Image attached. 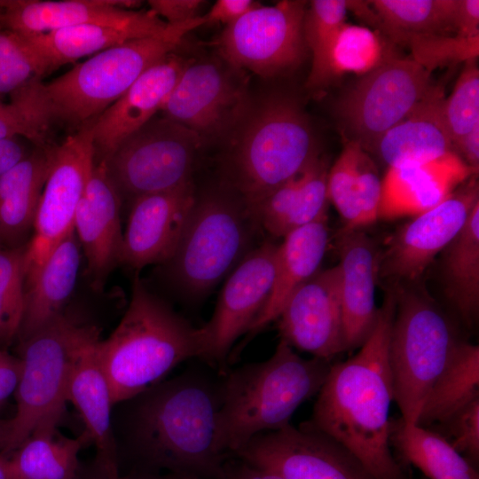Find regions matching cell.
<instances>
[{
    "label": "cell",
    "mask_w": 479,
    "mask_h": 479,
    "mask_svg": "<svg viewBox=\"0 0 479 479\" xmlns=\"http://www.w3.org/2000/svg\"><path fill=\"white\" fill-rule=\"evenodd\" d=\"M169 27V24L148 10L143 19L130 23H87L21 36L35 54L43 75H46L82 57L94 55L131 40L164 34Z\"/></svg>",
    "instance_id": "cell-25"
},
{
    "label": "cell",
    "mask_w": 479,
    "mask_h": 479,
    "mask_svg": "<svg viewBox=\"0 0 479 479\" xmlns=\"http://www.w3.org/2000/svg\"><path fill=\"white\" fill-rule=\"evenodd\" d=\"M188 63L170 53L146 69L92 123L95 161L106 160L161 111Z\"/></svg>",
    "instance_id": "cell-21"
},
{
    "label": "cell",
    "mask_w": 479,
    "mask_h": 479,
    "mask_svg": "<svg viewBox=\"0 0 479 479\" xmlns=\"http://www.w3.org/2000/svg\"><path fill=\"white\" fill-rule=\"evenodd\" d=\"M455 33L464 36L479 35V1L457 0L454 13Z\"/></svg>",
    "instance_id": "cell-49"
},
{
    "label": "cell",
    "mask_w": 479,
    "mask_h": 479,
    "mask_svg": "<svg viewBox=\"0 0 479 479\" xmlns=\"http://www.w3.org/2000/svg\"><path fill=\"white\" fill-rule=\"evenodd\" d=\"M12 434V421L0 419V453H8Z\"/></svg>",
    "instance_id": "cell-53"
},
{
    "label": "cell",
    "mask_w": 479,
    "mask_h": 479,
    "mask_svg": "<svg viewBox=\"0 0 479 479\" xmlns=\"http://www.w3.org/2000/svg\"><path fill=\"white\" fill-rule=\"evenodd\" d=\"M389 440L399 457L428 479H479L475 467L428 428L391 419Z\"/></svg>",
    "instance_id": "cell-36"
},
{
    "label": "cell",
    "mask_w": 479,
    "mask_h": 479,
    "mask_svg": "<svg viewBox=\"0 0 479 479\" xmlns=\"http://www.w3.org/2000/svg\"><path fill=\"white\" fill-rule=\"evenodd\" d=\"M228 190L209 192L195 202L179 244L163 265L165 275L184 297L207 295L255 247L261 230L246 202Z\"/></svg>",
    "instance_id": "cell-7"
},
{
    "label": "cell",
    "mask_w": 479,
    "mask_h": 479,
    "mask_svg": "<svg viewBox=\"0 0 479 479\" xmlns=\"http://www.w3.org/2000/svg\"><path fill=\"white\" fill-rule=\"evenodd\" d=\"M202 139L167 118H153L104 161L122 200L170 191L192 181Z\"/></svg>",
    "instance_id": "cell-10"
},
{
    "label": "cell",
    "mask_w": 479,
    "mask_h": 479,
    "mask_svg": "<svg viewBox=\"0 0 479 479\" xmlns=\"http://www.w3.org/2000/svg\"><path fill=\"white\" fill-rule=\"evenodd\" d=\"M97 339L96 326L63 311L20 342L21 371L14 393L17 408L8 453L25 441L42 419L63 413L71 367L81 350Z\"/></svg>",
    "instance_id": "cell-9"
},
{
    "label": "cell",
    "mask_w": 479,
    "mask_h": 479,
    "mask_svg": "<svg viewBox=\"0 0 479 479\" xmlns=\"http://www.w3.org/2000/svg\"><path fill=\"white\" fill-rule=\"evenodd\" d=\"M478 397L479 347L461 341L428 391L416 424L431 427Z\"/></svg>",
    "instance_id": "cell-37"
},
{
    "label": "cell",
    "mask_w": 479,
    "mask_h": 479,
    "mask_svg": "<svg viewBox=\"0 0 479 479\" xmlns=\"http://www.w3.org/2000/svg\"><path fill=\"white\" fill-rule=\"evenodd\" d=\"M329 241L327 216L283 238L277 247L271 292L247 333L249 339L277 320L291 294L318 271Z\"/></svg>",
    "instance_id": "cell-28"
},
{
    "label": "cell",
    "mask_w": 479,
    "mask_h": 479,
    "mask_svg": "<svg viewBox=\"0 0 479 479\" xmlns=\"http://www.w3.org/2000/svg\"><path fill=\"white\" fill-rule=\"evenodd\" d=\"M398 56L397 45L381 31L345 22L312 61L307 86H326L346 73L364 76Z\"/></svg>",
    "instance_id": "cell-33"
},
{
    "label": "cell",
    "mask_w": 479,
    "mask_h": 479,
    "mask_svg": "<svg viewBox=\"0 0 479 479\" xmlns=\"http://www.w3.org/2000/svg\"><path fill=\"white\" fill-rule=\"evenodd\" d=\"M422 479H424V478H422Z\"/></svg>",
    "instance_id": "cell-58"
},
{
    "label": "cell",
    "mask_w": 479,
    "mask_h": 479,
    "mask_svg": "<svg viewBox=\"0 0 479 479\" xmlns=\"http://www.w3.org/2000/svg\"><path fill=\"white\" fill-rule=\"evenodd\" d=\"M261 4L252 0H217L204 15L206 23H224L229 26Z\"/></svg>",
    "instance_id": "cell-47"
},
{
    "label": "cell",
    "mask_w": 479,
    "mask_h": 479,
    "mask_svg": "<svg viewBox=\"0 0 479 479\" xmlns=\"http://www.w3.org/2000/svg\"><path fill=\"white\" fill-rule=\"evenodd\" d=\"M21 371L19 357L10 354L4 349H0V406L14 395Z\"/></svg>",
    "instance_id": "cell-48"
},
{
    "label": "cell",
    "mask_w": 479,
    "mask_h": 479,
    "mask_svg": "<svg viewBox=\"0 0 479 479\" xmlns=\"http://www.w3.org/2000/svg\"><path fill=\"white\" fill-rule=\"evenodd\" d=\"M337 248L344 344L351 350L364 344L377 321L381 248L362 230L340 231Z\"/></svg>",
    "instance_id": "cell-22"
},
{
    "label": "cell",
    "mask_w": 479,
    "mask_h": 479,
    "mask_svg": "<svg viewBox=\"0 0 479 479\" xmlns=\"http://www.w3.org/2000/svg\"><path fill=\"white\" fill-rule=\"evenodd\" d=\"M396 304L395 289L388 287L372 334L356 355L331 365L310 419L302 423L342 444L375 479H406L389 440V345Z\"/></svg>",
    "instance_id": "cell-1"
},
{
    "label": "cell",
    "mask_w": 479,
    "mask_h": 479,
    "mask_svg": "<svg viewBox=\"0 0 479 479\" xmlns=\"http://www.w3.org/2000/svg\"><path fill=\"white\" fill-rule=\"evenodd\" d=\"M239 460L240 462L233 464L224 463V479H284L274 471L255 466L241 459Z\"/></svg>",
    "instance_id": "cell-51"
},
{
    "label": "cell",
    "mask_w": 479,
    "mask_h": 479,
    "mask_svg": "<svg viewBox=\"0 0 479 479\" xmlns=\"http://www.w3.org/2000/svg\"><path fill=\"white\" fill-rule=\"evenodd\" d=\"M203 16L170 25L161 35L131 40L94 54L43 83L34 78L11 93L10 103L48 135L54 122L79 129L114 104L150 67L172 53Z\"/></svg>",
    "instance_id": "cell-3"
},
{
    "label": "cell",
    "mask_w": 479,
    "mask_h": 479,
    "mask_svg": "<svg viewBox=\"0 0 479 479\" xmlns=\"http://www.w3.org/2000/svg\"><path fill=\"white\" fill-rule=\"evenodd\" d=\"M331 365L302 357L280 339L268 359L223 373L216 432L219 450L232 455L254 436L289 425L296 409L318 393Z\"/></svg>",
    "instance_id": "cell-5"
},
{
    "label": "cell",
    "mask_w": 479,
    "mask_h": 479,
    "mask_svg": "<svg viewBox=\"0 0 479 479\" xmlns=\"http://www.w3.org/2000/svg\"><path fill=\"white\" fill-rule=\"evenodd\" d=\"M307 2L283 0L272 6L260 4L226 26L217 44L232 66L270 77L296 67L307 45L303 20Z\"/></svg>",
    "instance_id": "cell-13"
},
{
    "label": "cell",
    "mask_w": 479,
    "mask_h": 479,
    "mask_svg": "<svg viewBox=\"0 0 479 479\" xmlns=\"http://www.w3.org/2000/svg\"><path fill=\"white\" fill-rule=\"evenodd\" d=\"M389 287L397 302L389 345L394 401L401 418L416 424L428 391L462 340L425 292L412 285Z\"/></svg>",
    "instance_id": "cell-8"
},
{
    "label": "cell",
    "mask_w": 479,
    "mask_h": 479,
    "mask_svg": "<svg viewBox=\"0 0 479 479\" xmlns=\"http://www.w3.org/2000/svg\"><path fill=\"white\" fill-rule=\"evenodd\" d=\"M55 145L32 153L0 177V243L19 247L33 229Z\"/></svg>",
    "instance_id": "cell-32"
},
{
    "label": "cell",
    "mask_w": 479,
    "mask_h": 479,
    "mask_svg": "<svg viewBox=\"0 0 479 479\" xmlns=\"http://www.w3.org/2000/svg\"><path fill=\"white\" fill-rule=\"evenodd\" d=\"M456 153L470 168L479 169V124L469 131L457 145Z\"/></svg>",
    "instance_id": "cell-52"
},
{
    "label": "cell",
    "mask_w": 479,
    "mask_h": 479,
    "mask_svg": "<svg viewBox=\"0 0 479 479\" xmlns=\"http://www.w3.org/2000/svg\"><path fill=\"white\" fill-rule=\"evenodd\" d=\"M200 0H150L148 4L159 18L165 19L168 24L176 25L199 17L198 12L203 4Z\"/></svg>",
    "instance_id": "cell-46"
},
{
    "label": "cell",
    "mask_w": 479,
    "mask_h": 479,
    "mask_svg": "<svg viewBox=\"0 0 479 479\" xmlns=\"http://www.w3.org/2000/svg\"><path fill=\"white\" fill-rule=\"evenodd\" d=\"M26 244L0 247V349L18 336L25 305Z\"/></svg>",
    "instance_id": "cell-39"
},
{
    "label": "cell",
    "mask_w": 479,
    "mask_h": 479,
    "mask_svg": "<svg viewBox=\"0 0 479 479\" xmlns=\"http://www.w3.org/2000/svg\"><path fill=\"white\" fill-rule=\"evenodd\" d=\"M1 246H2V245H1V243H0V247H1Z\"/></svg>",
    "instance_id": "cell-57"
},
{
    "label": "cell",
    "mask_w": 479,
    "mask_h": 479,
    "mask_svg": "<svg viewBox=\"0 0 479 479\" xmlns=\"http://www.w3.org/2000/svg\"><path fill=\"white\" fill-rule=\"evenodd\" d=\"M477 173L454 152L426 162L388 168L381 179L378 219L422 214Z\"/></svg>",
    "instance_id": "cell-23"
},
{
    "label": "cell",
    "mask_w": 479,
    "mask_h": 479,
    "mask_svg": "<svg viewBox=\"0 0 479 479\" xmlns=\"http://www.w3.org/2000/svg\"><path fill=\"white\" fill-rule=\"evenodd\" d=\"M444 98L443 89L435 85L404 119L381 137L373 153L391 168L429 161L453 152L444 116Z\"/></svg>",
    "instance_id": "cell-27"
},
{
    "label": "cell",
    "mask_w": 479,
    "mask_h": 479,
    "mask_svg": "<svg viewBox=\"0 0 479 479\" xmlns=\"http://www.w3.org/2000/svg\"><path fill=\"white\" fill-rule=\"evenodd\" d=\"M121 205L122 197L106 162L95 161L75 212L74 230L86 260L90 285L96 291L102 290L109 274L121 263Z\"/></svg>",
    "instance_id": "cell-20"
},
{
    "label": "cell",
    "mask_w": 479,
    "mask_h": 479,
    "mask_svg": "<svg viewBox=\"0 0 479 479\" xmlns=\"http://www.w3.org/2000/svg\"><path fill=\"white\" fill-rule=\"evenodd\" d=\"M93 121L83 124L54 146L32 236L26 244L25 287L38 272L52 249L74 229L75 212L95 163Z\"/></svg>",
    "instance_id": "cell-12"
},
{
    "label": "cell",
    "mask_w": 479,
    "mask_h": 479,
    "mask_svg": "<svg viewBox=\"0 0 479 479\" xmlns=\"http://www.w3.org/2000/svg\"><path fill=\"white\" fill-rule=\"evenodd\" d=\"M200 327H194L136 276L121 321L95 350L114 404L161 382L184 361L200 358Z\"/></svg>",
    "instance_id": "cell-4"
},
{
    "label": "cell",
    "mask_w": 479,
    "mask_h": 479,
    "mask_svg": "<svg viewBox=\"0 0 479 479\" xmlns=\"http://www.w3.org/2000/svg\"><path fill=\"white\" fill-rule=\"evenodd\" d=\"M431 73L411 57L398 56L364 75L337 104L342 126L368 153L433 89Z\"/></svg>",
    "instance_id": "cell-11"
},
{
    "label": "cell",
    "mask_w": 479,
    "mask_h": 479,
    "mask_svg": "<svg viewBox=\"0 0 479 479\" xmlns=\"http://www.w3.org/2000/svg\"><path fill=\"white\" fill-rule=\"evenodd\" d=\"M192 181L131 200L121 263L137 271L164 264L175 253L195 202Z\"/></svg>",
    "instance_id": "cell-19"
},
{
    "label": "cell",
    "mask_w": 479,
    "mask_h": 479,
    "mask_svg": "<svg viewBox=\"0 0 479 479\" xmlns=\"http://www.w3.org/2000/svg\"><path fill=\"white\" fill-rule=\"evenodd\" d=\"M459 185L431 209L413 216L380 251L379 282L388 287L418 281L436 256L451 243L479 203L475 177Z\"/></svg>",
    "instance_id": "cell-14"
},
{
    "label": "cell",
    "mask_w": 479,
    "mask_h": 479,
    "mask_svg": "<svg viewBox=\"0 0 479 479\" xmlns=\"http://www.w3.org/2000/svg\"><path fill=\"white\" fill-rule=\"evenodd\" d=\"M395 44L406 46L411 51L410 57L429 73L439 67L465 63L479 55V35H404L398 37Z\"/></svg>",
    "instance_id": "cell-40"
},
{
    "label": "cell",
    "mask_w": 479,
    "mask_h": 479,
    "mask_svg": "<svg viewBox=\"0 0 479 479\" xmlns=\"http://www.w3.org/2000/svg\"><path fill=\"white\" fill-rule=\"evenodd\" d=\"M441 272L446 298L464 324L473 326L479 313V203L444 248Z\"/></svg>",
    "instance_id": "cell-35"
},
{
    "label": "cell",
    "mask_w": 479,
    "mask_h": 479,
    "mask_svg": "<svg viewBox=\"0 0 479 479\" xmlns=\"http://www.w3.org/2000/svg\"><path fill=\"white\" fill-rule=\"evenodd\" d=\"M278 245L264 240L231 271L209 321L200 327L203 342L200 359L218 368L234 342L248 333L271 292Z\"/></svg>",
    "instance_id": "cell-16"
},
{
    "label": "cell",
    "mask_w": 479,
    "mask_h": 479,
    "mask_svg": "<svg viewBox=\"0 0 479 479\" xmlns=\"http://www.w3.org/2000/svg\"><path fill=\"white\" fill-rule=\"evenodd\" d=\"M189 367L135 397L129 440L146 463L182 479H224L216 441L222 374Z\"/></svg>",
    "instance_id": "cell-2"
},
{
    "label": "cell",
    "mask_w": 479,
    "mask_h": 479,
    "mask_svg": "<svg viewBox=\"0 0 479 479\" xmlns=\"http://www.w3.org/2000/svg\"><path fill=\"white\" fill-rule=\"evenodd\" d=\"M0 12H1V8H0Z\"/></svg>",
    "instance_id": "cell-56"
},
{
    "label": "cell",
    "mask_w": 479,
    "mask_h": 479,
    "mask_svg": "<svg viewBox=\"0 0 479 479\" xmlns=\"http://www.w3.org/2000/svg\"><path fill=\"white\" fill-rule=\"evenodd\" d=\"M61 412L42 419L10 457L14 479H81L82 439L58 430Z\"/></svg>",
    "instance_id": "cell-34"
},
{
    "label": "cell",
    "mask_w": 479,
    "mask_h": 479,
    "mask_svg": "<svg viewBox=\"0 0 479 479\" xmlns=\"http://www.w3.org/2000/svg\"><path fill=\"white\" fill-rule=\"evenodd\" d=\"M81 246L71 230L52 249L42 267L25 287V305L18 334L27 338L65 311L76 284L81 263Z\"/></svg>",
    "instance_id": "cell-31"
},
{
    "label": "cell",
    "mask_w": 479,
    "mask_h": 479,
    "mask_svg": "<svg viewBox=\"0 0 479 479\" xmlns=\"http://www.w3.org/2000/svg\"><path fill=\"white\" fill-rule=\"evenodd\" d=\"M137 5L131 0H4L0 27L30 36L87 23L125 24L148 13L132 9Z\"/></svg>",
    "instance_id": "cell-24"
},
{
    "label": "cell",
    "mask_w": 479,
    "mask_h": 479,
    "mask_svg": "<svg viewBox=\"0 0 479 479\" xmlns=\"http://www.w3.org/2000/svg\"><path fill=\"white\" fill-rule=\"evenodd\" d=\"M477 59L464 63L443 111L453 152L460 140L479 124V69Z\"/></svg>",
    "instance_id": "cell-41"
},
{
    "label": "cell",
    "mask_w": 479,
    "mask_h": 479,
    "mask_svg": "<svg viewBox=\"0 0 479 479\" xmlns=\"http://www.w3.org/2000/svg\"><path fill=\"white\" fill-rule=\"evenodd\" d=\"M348 0H314L303 20V36L312 61L324 52L338 29L346 22Z\"/></svg>",
    "instance_id": "cell-43"
},
{
    "label": "cell",
    "mask_w": 479,
    "mask_h": 479,
    "mask_svg": "<svg viewBox=\"0 0 479 479\" xmlns=\"http://www.w3.org/2000/svg\"><path fill=\"white\" fill-rule=\"evenodd\" d=\"M327 161L318 159L278 186L254 208L261 230L284 238L292 231L327 216Z\"/></svg>",
    "instance_id": "cell-29"
},
{
    "label": "cell",
    "mask_w": 479,
    "mask_h": 479,
    "mask_svg": "<svg viewBox=\"0 0 479 479\" xmlns=\"http://www.w3.org/2000/svg\"><path fill=\"white\" fill-rule=\"evenodd\" d=\"M381 179L372 157L349 140L327 176V196L341 216V231L362 230L378 220Z\"/></svg>",
    "instance_id": "cell-30"
},
{
    "label": "cell",
    "mask_w": 479,
    "mask_h": 479,
    "mask_svg": "<svg viewBox=\"0 0 479 479\" xmlns=\"http://www.w3.org/2000/svg\"><path fill=\"white\" fill-rule=\"evenodd\" d=\"M311 126L287 97L268 99L253 114L226 161V185L253 208L319 159Z\"/></svg>",
    "instance_id": "cell-6"
},
{
    "label": "cell",
    "mask_w": 479,
    "mask_h": 479,
    "mask_svg": "<svg viewBox=\"0 0 479 479\" xmlns=\"http://www.w3.org/2000/svg\"><path fill=\"white\" fill-rule=\"evenodd\" d=\"M43 76L40 63L27 41L0 27V95L11 94L32 79Z\"/></svg>",
    "instance_id": "cell-42"
},
{
    "label": "cell",
    "mask_w": 479,
    "mask_h": 479,
    "mask_svg": "<svg viewBox=\"0 0 479 479\" xmlns=\"http://www.w3.org/2000/svg\"><path fill=\"white\" fill-rule=\"evenodd\" d=\"M90 479H161L151 475H120L119 473H112L98 468V473Z\"/></svg>",
    "instance_id": "cell-54"
},
{
    "label": "cell",
    "mask_w": 479,
    "mask_h": 479,
    "mask_svg": "<svg viewBox=\"0 0 479 479\" xmlns=\"http://www.w3.org/2000/svg\"><path fill=\"white\" fill-rule=\"evenodd\" d=\"M428 428L444 436L474 466L479 459V397Z\"/></svg>",
    "instance_id": "cell-44"
},
{
    "label": "cell",
    "mask_w": 479,
    "mask_h": 479,
    "mask_svg": "<svg viewBox=\"0 0 479 479\" xmlns=\"http://www.w3.org/2000/svg\"><path fill=\"white\" fill-rule=\"evenodd\" d=\"M232 455L284 479H375L342 444L302 423L259 434Z\"/></svg>",
    "instance_id": "cell-15"
},
{
    "label": "cell",
    "mask_w": 479,
    "mask_h": 479,
    "mask_svg": "<svg viewBox=\"0 0 479 479\" xmlns=\"http://www.w3.org/2000/svg\"><path fill=\"white\" fill-rule=\"evenodd\" d=\"M246 105V90L232 73L204 61L186 65L161 111L202 138L232 127Z\"/></svg>",
    "instance_id": "cell-17"
},
{
    "label": "cell",
    "mask_w": 479,
    "mask_h": 479,
    "mask_svg": "<svg viewBox=\"0 0 479 479\" xmlns=\"http://www.w3.org/2000/svg\"><path fill=\"white\" fill-rule=\"evenodd\" d=\"M277 320L281 339L312 357L331 363L346 351L338 264L318 271L301 285Z\"/></svg>",
    "instance_id": "cell-18"
},
{
    "label": "cell",
    "mask_w": 479,
    "mask_h": 479,
    "mask_svg": "<svg viewBox=\"0 0 479 479\" xmlns=\"http://www.w3.org/2000/svg\"><path fill=\"white\" fill-rule=\"evenodd\" d=\"M99 339L87 344L76 357L69 373L66 398L79 412L86 435L96 446L98 468L116 473V448L111 424L114 403L96 355Z\"/></svg>",
    "instance_id": "cell-26"
},
{
    "label": "cell",
    "mask_w": 479,
    "mask_h": 479,
    "mask_svg": "<svg viewBox=\"0 0 479 479\" xmlns=\"http://www.w3.org/2000/svg\"><path fill=\"white\" fill-rule=\"evenodd\" d=\"M457 0H372L379 31L394 43L404 35H454Z\"/></svg>",
    "instance_id": "cell-38"
},
{
    "label": "cell",
    "mask_w": 479,
    "mask_h": 479,
    "mask_svg": "<svg viewBox=\"0 0 479 479\" xmlns=\"http://www.w3.org/2000/svg\"><path fill=\"white\" fill-rule=\"evenodd\" d=\"M21 137L34 146L51 145L48 136L38 130L11 103L0 101V139Z\"/></svg>",
    "instance_id": "cell-45"
},
{
    "label": "cell",
    "mask_w": 479,
    "mask_h": 479,
    "mask_svg": "<svg viewBox=\"0 0 479 479\" xmlns=\"http://www.w3.org/2000/svg\"><path fill=\"white\" fill-rule=\"evenodd\" d=\"M24 139L21 137L0 139V177L34 150L28 148Z\"/></svg>",
    "instance_id": "cell-50"
},
{
    "label": "cell",
    "mask_w": 479,
    "mask_h": 479,
    "mask_svg": "<svg viewBox=\"0 0 479 479\" xmlns=\"http://www.w3.org/2000/svg\"><path fill=\"white\" fill-rule=\"evenodd\" d=\"M0 479H14L10 457L0 453Z\"/></svg>",
    "instance_id": "cell-55"
}]
</instances>
